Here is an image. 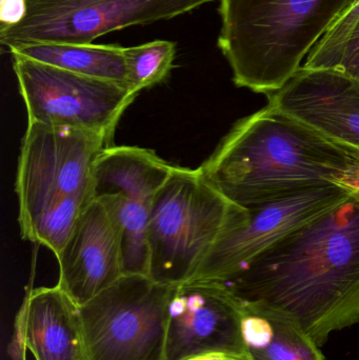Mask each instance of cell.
<instances>
[{
  "instance_id": "cell-14",
  "label": "cell",
  "mask_w": 359,
  "mask_h": 360,
  "mask_svg": "<svg viewBox=\"0 0 359 360\" xmlns=\"http://www.w3.org/2000/svg\"><path fill=\"white\" fill-rule=\"evenodd\" d=\"M17 316L35 360H84L78 307L58 285L30 290Z\"/></svg>"
},
{
  "instance_id": "cell-5",
  "label": "cell",
  "mask_w": 359,
  "mask_h": 360,
  "mask_svg": "<svg viewBox=\"0 0 359 360\" xmlns=\"http://www.w3.org/2000/svg\"><path fill=\"white\" fill-rule=\"evenodd\" d=\"M249 219V210L226 198L200 168L175 166L150 213L148 276L172 287L191 281L217 240Z\"/></svg>"
},
{
  "instance_id": "cell-13",
  "label": "cell",
  "mask_w": 359,
  "mask_h": 360,
  "mask_svg": "<svg viewBox=\"0 0 359 360\" xmlns=\"http://www.w3.org/2000/svg\"><path fill=\"white\" fill-rule=\"evenodd\" d=\"M56 258L57 285L77 307L124 276L122 235L103 203L94 199L82 212Z\"/></svg>"
},
{
  "instance_id": "cell-21",
  "label": "cell",
  "mask_w": 359,
  "mask_h": 360,
  "mask_svg": "<svg viewBox=\"0 0 359 360\" xmlns=\"http://www.w3.org/2000/svg\"><path fill=\"white\" fill-rule=\"evenodd\" d=\"M27 344H25V332L20 319L16 316L12 342L10 345V356L12 360H27Z\"/></svg>"
},
{
  "instance_id": "cell-2",
  "label": "cell",
  "mask_w": 359,
  "mask_h": 360,
  "mask_svg": "<svg viewBox=\"0 0 359 360\" xmlns=\"http://www.w3.org/2000/svg\"><path fill=\"white\" fill-rule=\"evenodd\" d=\"M200 169L226 198L250 210L347 181L359 171V149L267 105L238 120Z\"/></svg>"
},
{
  "instance_id": "cell-18",
  "label": "cell",
  "mask_w": 359,
  "mask_h": 360,
  "mask_svg": "<svg viewBox=\"0 0 359 360\" xmlns=\"http://www.w3.org/2000/svg\"><path fill=\"white\" fill-rule=\"evenodd\" d=\"M359 18V0L354 1L351 10L335 22L308 55L303 69L334 70L350 33Z\"/></svg>"
},
{
  "instance_id": "cell-9",
  "label": "cell",
  "mask_w": 359,
  "mask_h": 360,
  "mask_svg": "<svg viewBox=\"0 0 359 360\" xmlns=\"http://www.w3.org/2000/svg\"><path fill=\"white\" fill-rule=\"evenodd\" d=\"M174 167L153 150L126 146L105 148L95 162L93 196L117 224L124 275L148 276L150 213Z\"/></svg>"
},
{
  "instance_id": "cell-19",
  "label": "cell",
  "mask_w": 359,
  "mask_h": 360,
  "mask_svg": "<svg viewBox=\"0 0 359 360\" xmlns=\"http://www.w3.org/2000/svg\"><path fill=\"white\" fill-rule=\"evenodd\" d=\"M334 70L359 79V18L346 41Z\"/></svg>"
},
{
  "instance_id": "cell-8",
  "label": "cell",
  "mask_w": 359,
  "mask_h": 360,
  "mask_svg": "<svg viewBox=\"0 0 359 360\" xmlns=\"http://www.w3.org/2000/svg\"><path fill=\"white\" fill-rule=\"evenodd\" d=\"M27 122L81 129L113 145L120 118L138 93L126 84L90 77L12 55Z\"/></svg>"
},
{
  "instance_id": "cell-6",
  "label": "cell",
  "mask_w": 359,
  "mask_h": 360,
  "mask_svg": "<svg viewBox=\"0 0 359 360\" xmlns=\"http://www.w3.org/2000/svg\"><path fill=\"white\" fill-rule=\"evenodd\" d=\"M174 287L147 275H124L78 307L84 360H166L168 304Z\"/></svg>"
},
{
  "instance_id": "cell-22",
  "label": "cell",
  "mask_w": 359,
  "mask_h": 360,
  "mask_svg": "<svg viewBox=\"0 0 359 360\" xmlns=\"http://www.w3.org/2000/svg\"><path fill=\"white\" fill-rule=\"evenodd\" d=\"M228 359L227 355L223 354H207L200 355V356L192 357L187 360H226Z\"/></svg>"
},
{
  "instance_id": "cell-15",
  "label": "cell",
  "mask_w": 359,
  "mask_h": 360,
  "mask_svg": "<svg viewBox=\"0 0 359 360\" xmlns=\"http://www.w3.org/2000/svg\"><path fill=\"white\" fill-rule=\"evenodd\" d=\"M244 353L250 360H325L313 338L285 311L242 302Z\"/></svg>"
},
{
  "instance_id": "cell-10",
  "label": "cell",
  "mask_w": 359,
  "mask_h": 360,
  "mask_svg": "<svg viewBox=\"0 0 359 360\" xmlns=\"http://www.w3.org/2000/svg\"><path fill=\"white\" fill-rule=\"evenodd\" d=\"M352 193L337 184L249 210V221L217 240L192 281L226 283L291 233L337 209Z\"/></svg>"
},
{
  "instance_id": "cell-4",
  "label": "cell",
  "mask_w": 359,
  "mask_h": 360,
  "mask_svg": "<svg viewBox=\"0 0 359 360\" xmlns=\"http://www.w3.org/2000/svg\"><path fill=\"white\" fill-rule=\"evenodd\" d=\"M110 146L90 131L27 122L15 186L23 239L60 253L94 200L93 169Z\"/></svg>"
},
{
  "instance_id": "cell-12",
  "label": "cell",
  "mask_w": 359,
  "mask_h": 360,
  "mask_svg": "<svg viewBox=\"0 0 359 360\" xmlns=\"http://www.w3.org/2000/svg\"><path fill=\"white\" fill-rule=\"evenodd\" d=\"M268 105L337 143L359 149V79L331 69L301 68Z\"/></svg>"
},
{
  "instance_id": "cell-7",
  "label": "cell",
  "mask_w": 359,
  "mask_h": 360,
  "mask_svg": "<svg viewBox=\"0 0 359 360\" xmlns=\"http://www.w3.org/2000/svg\"><path fill=\"white\" fill-rule=\"evenodd\" d=\"M214 0H25L27 12L14 25H0L8 50L31 44H93L119 30L187 14Z\"/></svg>"
},
{
  "instance_id": "cell-23",
  "label": "cell",
  "mask_w": 359,
  "mask_h": 360,
  "mask_svg": "<svg viewBox=\"0 0 359 360\" xmlns=\"http://www.w3.org/2000/svg\"><path fill=\"white\" fill-rule=\"evenodd\" d=\"M226 360H250L247 355H242V356H228Z\"/></svg>"
},
{
  "instance_id": "cell-1",
  "label": "cell",
  "mask_w": 359,
  "mask_h": 360,
  "mask_svg": "<svg viewBox=\"0 0 359 360\" xmlns=\"http://www.w3.org/2000/svg\"><path fill=\"white\" fill-rule=\"evenodd\" d=\"M242 302L294 317L324 346L359 323V193L301 226L221 283Z\"/></svg>"
},
{
  "instance_id": "cell-20",
  "label": "cell",
  "mask_w": 359,
  "mask_h": 360,
  "mask_svg": "<svg viewBox=\"0 0 359 360\" xmlns=\"http://www.w3.org/2000/svg\"><path fill=\"white\" fill-rule=\"evenodd\" d=\"M27 12L25 0H0V22L10 25L22 20Z\"/></svg>"
},
{
  "instance_id": "cell-16",
  "label": "cell",
  "mask_w": 359,
  "mask_h": 360,
  "mask_svg": "<svg viewBox=\"0 0 359 360\" xmlns=\"http://www.w3.org/2000/svg\"><path fill=\"white\" fill-rule=\"evenodd\" d=\"M8 52L74 73L128 86L124 48L117 44L48 42L23 44L10 49Z\"/></svg>"
},
{
  "instance_id": "cell-17",
  "label": "cell",
  "mask_w": 359,
  "mask_h": 360,
  "mask_svg": "<svg viewBox=\"0 0 359 360\" xmlns=\"http://www.w3.org/2000/svg\"><path fill=\"white\" fill-rule=\"evenodd\" d=\"M128 86L135 93L162 84L170 76L176 57V44L154 40L141 46L124 48Z\"/></svg>"
},
{
  "instance_id": "cell-3",
  "label": "cell",
  "mask_w": 359,
  "mask_h": 360,
  "mask_svg": "<svg viewBox=\"0 0 359 360\" xmlns=\"http://www.w3.org/2000/svg\"><path fill=\"white\" fill-rule=\"evenodd\" d=\"M355 0H221L217 46L240 88L280 90Z\"/></svg>"
},
{
  "instance_id": "cell-11",
  "label": "cell",
  "mask_w": 359,
  "mask_h": 360,
  "mask_svg": "<svg viewBox=\"0 0 359 360\" xmlns=\"http://www.w3.org/2000/svg\"><path fill=\"white\" fill-rule=\"evenodd\" d=\"M242 321V300L223 283L192 281L175 285L168 304L166 360L246 355Z\"/></svg>"
}]
</instances>
